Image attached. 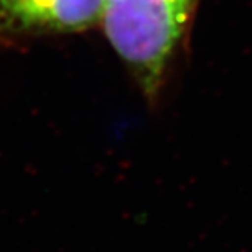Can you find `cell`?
Listing matches in <instances>:
<instances>
[{"mask_svg": "<svg viewBox=\"0 0 252 252\" xmlns=\"http://www.w3.org/2000/svg\"><path fill=\"white\" fill-rule=\"evenodd\" d=\"M197 0H113L105 3L102 26L128 64L140 88L155 100L172 53Z\"/></svg>", "mask_w": 252, "mask_h": 252, "instance_id": "cell-1", "label": "cell"}, {"mask_svg": "<svg viewBox=\"0 0 252 252\" xmlns=\"http://www.w3.org/2000/svg\"><path fill=\"white\" fill-rule=\"evenodd\" d=\"M105 0H0V38L79 32L100 23Z\"/></svg>", "mask_w": 252, "mask_h": 252, "instance_id": "cell-2", "label": "cell"}, {"mask_svg": "<svg viewBox=\"0 0 252 252\" xmlns=\"http://www.w3.org/2000/svg\"><path fill=\"white\" fill-rule=\"evenodd\" d=\"M108 2H113V0H105V3H108Z\"/></svg>", "mask_w": 252, "mask_h": 252, "instance_id": "cell-3", "label": "cell"}]
</instances>
